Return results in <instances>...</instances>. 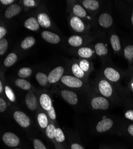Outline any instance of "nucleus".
<instances>
[{
    "label": "nucleus",
    "mask_w": 133,
    "mask_h": 149,
    "mask_svg": "<svg viewBox=\"0 0 133 149\" xmlns=\"http://www.w3.org/2000/svg\"><path fill=\"white\" fill-rule=\"evenodd\" d=\"M128 132L131 136H133V124H131V125L128 126Z\"/></svg>",
    "instance_id": "nucleus-45"
},
{
    "label": "nucleus",
    "mask_w": 133,
    "mask_h": 149,
    "mask_svg": "<svg viewBox=\"0 0 133 149\" xmlns=\"http://www.w3.org/2000/svg\"><path fill=\"white\" fill-rule=\"evenodd\" d=\"M7 33V30L5 28L3 27V26H1L0 27V38L3 39V37L6 35Z\"/></svg>",
    "instance_id": "nucleus-42"
},
{
    "label": "nucleus",
    "mask_w": 133,
    "mask_h": 149,
    "mask_svg": "<svg viewBox=\"0 0 133 149\" xmlns=\"http://www.w3.org/2000/svg\"><path fill=\"white\" fill-rule=\"evenodd\" d=\"M20 11L21 7L18 4H14L11 5L7 8L4 15L7 19H10L17 15Z\"/></svg>",
    "instance_id": "nucleus-14"
},
{
    "label": "nucleus",
    "mask_w": 133,
    "mask_h": 149,
    "mask_svg": "<svg viewBox=\"0 0 133 149\" xmlns=\"http://www.w3.org/2000/svg\"><path fill=\"white\" fill-rule=\"evenodd\" d=\"M62 82L70 88H80L82 85V82L78 78L66 75L61 78Z\"/></svg>",
    "instance_id": "nucleus-3"
},
{
    "label": "nucleus",
    "mask_w": 133,
    "mask_h": 149,
    "mask_svg": "<svg viewBox=\"0 0 133 149\" xmlns=\"http://www.w3.org/2000/svg\"><path fill=\"white\" fill-rule=\"evenodd\" d=\"M15 149H19V148H15Z\"/></svg>",
    "instance_id": "nucleus-49"
},
{
    "label": "nucleus",
    "mask_w": 133,
    "mask_h": 149,
    "mask_svg": "<svg viewBox=\"0 0 133 149\" xmlns=\"http://www.w3.org/2000/svg\"><path fill=\"white\" fill-rule=\"evenodd\" d=\"M73 13L74 14L77 16V17H84L86 16L87 13L86 11L84 10V8L81 7L80 5H75L73 7Z\"/></svg>",
    "instance_id": "nucleus-25"
},
{
    "label": "nucleus",
    "mask_w": 133,
    "mask_h": 149,
    "mask_svg": "<svg viewBox=\"0 0 133 149\" xmlns=\"http://www.w3.org/2000/svg\"><path fill=\"white\" fill-rule=\"evenodd\" d=\"M69 44L74 47H78L82 45V39L81 36L78 35H74L70 36L68 40Z\"/></svg>",
    "instance_id": "nucleus-24"
},
{
    "label": "nucleus",
    "mask_w": 133,
    "mask_h": 149,
    "mask_svg": "<svg viewBox=\"0 0 133 149\" xmlns=\"http://www.w3.org/2000/svg\"><path fill=\"white\" fill-rule=\"evenodd\" d=\"M82 4L84 7L92 11L97 10L100 7L99 2L96 0H84Z\"/></svg>",
    "instance_id": "nucleus-19"
},
{
    "label": "nucleus",
    "mask_w": 133,
    "mask_h": 149,
    "mask_svg": "<svg viewBox=\"0 0 133 149\" xmlns=\"http://www.w3.org/2000/svg\"><path fill=\"white\" fill-rule=\"evenodd\" d=\"M91 104L94 109L106 110L109 107V103L104 97H96L92 99Z\"/></svg>",
    "instance_id": "nucleus-1"
},
{
    "label": "nucleus",
    "mask_w": 133,
    "mask_h": 149,
    "mask_svg": "<svg viewBox=\"0 0 133 149\" xmlns=\"http://www.w3.org/2000/svg\"><path fill=\"white\" fill-rule=\"evenodd\" d=\"M38 121L40 126L42 128H47L48 125V118L44 113H41L38 115Z\"/></svg>",
    "instance_id": "nucleus-29"
},
{
    "label": "nucleus",
    "mask_w": 133,
    "mask_h": 149,
    "mask_svg": "<svg viewBox=\"0 0 133 149\" xmlns=\"http://www.w3.org/2000/svg\"><path fill=\"white\" fill-rule=\"evenodd\" d=\"M70 24L73 29L78 32H82L85 29V25H84L83 22L80 19V18L77 16L71 18L70 20Z\"/></svg>",
    "instance_id": "nucleus-13"
},
{
    "label": "nucleus",
    "mask_w": 133,
    "mask_h": 149,
    "mask_svg": "<svg viewBox=\"0 0 133 149\" xmlns=\"http://www.w3.org/2000/svg\"><path fill=\"white\" fill-rule=\"evenodd\" d=\"M131 23L133 26V11H132V15H131Z\"/></svg>",
    "instance_id": "nucleus-47"
},
{
    "label": "nucleus",
    "mask_w": 133,
    "mask_h": 149,
    "mask_svg": "<svg viewBox=\"0 0 133 149\" xmlns=\"http://www.w3.org/2000/svg\"><path fill=\"white\" fill-rule=\"evenodd\" d=\"M114 125V121L110 118H105L100 120L96 126V131L98 132H104L109 130Z\"/></svg>",
    "instance_id": "nucleus-7"
},
{
    "label": "nucleus",
    "mask_w": 133,
    "mask_h": 149,
    "mask_svg": "<svg viewBox=\"0 0 133 149\" xmlns=\"http://www.w3.org/2000/svg\"><path fill=\"white\" fill-rule=\"evenodd\" d=\"M131 86H132V89L133 90V82L131 84Z\"/></svg>",
    "instance_id": "nucleus-48"
},
{
    "label": "nucleus",
    "mask_w": 133,
    "mask_h": 149,
    "mask_svg": "<svg viewBox=\"0 0 133 149\" xmlns=\"http://www.w3.org/2000/svg\"><path fill=\"white\" fill-rule=\"evenodd\" d=\"M13 116L16 122L22 127L27 128L29 126L31 123L30 119L25 113H24L22 111H15L14 113Z\"/></svg>",
    "instance_id": "nucleus-5"
},
{
    "label": "nucleus",
    "mask_w": 133,
    "mask_h": 149,
    "mask_svg": "<svg viewBox=\"0 0 133 149\" xmlns=\"http://www.w3.org/2000/svg\"><path fill=\"white\" fill-rule=\"evenodd\" d=\"M8 41L6 39H1L0 41V54L3 55L7 49Z\"/></svg>",
    "instance_id": "nucleus-35"
},
{
    "label": "nucleus",
    "mask_w": 133,
    "mask_h": 149,
    "mask_svg": "<svg viewBox=\"0 0 133 149\" xmlns=\"http://www.w3.org/2000/svg\"><path fill=\"white\" fill-rule=\"evenodd\" d=\"M40 103L41 107L45 110L48 111L52 107V103L49 95L42 94L40 98Z\"/></svg>",
    "instance_id": "nucleus-15"
},
{
    "label": "nucleus",
    "mask_w": 133,
    "mask_h": 149,
    "mask_svg": "<svg viewBox=\"0 0 133 149\" xmlns=\"http://www.w3.org/2000/svg\"><path fill=\"white\" fill-rule=\"evenodd\" d=\"M64 69L62 66H58L54 68L49 73L48 76V82L51 84H54L57 82L60 78H62Z\"/></svg>",
    "instance_id": "nucleus-6"
},
{
    "label": "nucleus",
    "mask_w": 133,
    "mask_h": 149,
    "mask_svg": "<svg viewBox=\"0 0 133 149\" xmlns=\"http://www.w3.org/2000/svg\"><path fill=\"white\" fill-rule=\"evenodd\" d=\"M78 53L80 57L85 58H90L93 54V49L88 47H82L79 48Z\"/></svg>",
    "instance_id": "nucleus-21"
},
{
    "label": "nucleus",
    "mask_w": 133,
    "mask_h": 149,
    "mask_svg": "<svg viewBox=\"0 0 133 149\" xmlns=\"http://www.w3.org/2000/svg\"><path fill=\"white\" fill-rule=\"evenodd\" d=\"M3 141L4 144L9 147H16L19 145L20 140L18 136L14 133L6 132L3 135Z\"/></svg>",
    "instance_id": "nucleus-4"
},
{
    "label": "nucleus",
    "mask_w": 133,
    "mask_h": 149,
    "mask_svg": "<svg viewBox=\"0 0 133 149\" xmlns=\"http://www.w3.org/2000/svg\"><path fill=\"white\" fill-rule=\"evenodd\" d=\"M25 26L28 29L35 31L39 29L40 24L38 20L35 17H30L25 21Z\"/></svg>",
    "instance_id": "nucleus-16"
},
{
    "label": "nucleus",
    "mask_w": 133,
    "mask_h": 149,
    "mask_svg": "<svg viewBox=\"0 0 133 149\" xmlns=\"http://www.w3.org/2000/svg\"><path fill=\"white\" fill-rule=\"evenodd\" d=\"M23 4L26 7H33L35 5V1L33 0H24Z\"/></svg>",
    "instance_id": "nucleus-41"
},
{
    "label": "nucleus",
    "mask_w": 133,
    "mask_h": 149,
    "mask_svg": "<svg viewBox=\"0 0 133 149\" xmlns=\"http://www.w3.org/2000/svg\"><path fill=\"white\" fill-rule=\"evenodd\" d=\"M48 114L49 115L50 118L53 119L54 120L56 118V112H55V110L54 107L52 106V108L48 111Z\"/></svg>",
    "instance_id": "nucleus-39"
},
{
    "label": "nucleus",
    "mask_w": 133,
    "mask_h": 149,
    "mask_svg": "<svg viewBox=\"0 0 133 149\" xmlns=\"http://www.w3.org/2000/svg\"><path fill=\"white\" fill-rule=\"evenodd\" d=\"M55 139L59 143L63 142L65 140V136L63 131L58 128L56 130V134H55Z\"/></svg>",
    "instance_id": "nucleus-33"
},
{
    "label": "nucleus",
    "mask_w": 133,
    "mask_h": 149,
    "mask_svg": "<svg viewBox=\"0 0 133 149\" xmlns=\"http://www.w3.org/2000/svg\"><path fill=\"white\" fill-rule=\"evenodd\" d=\"M110 42L112 49L115 52H119L121 49V44H120L119 36L116 34H113L110 38Z\"/></svg>",
    "instance_id": "nucleus-18"
},
{
    "label": "nucleus",
    "mask_w": 133,
    "mask_h": 149,
    "mask_svg": "<svg viewBox=\"0 0 133 149\" xmlns=\"http://www.w3.org/2000/svg\"><path fill=\"white\" fill-rule=\"evenodd\" d=\"M26 104L28 109L31 110H34L37 107V100L35 95L32 91L29 92L26 95L25 98Z\"/></svg>",
    "instance_id": "nucleus-12"
},
{
    "label": "nucleus",
    "mask_w": 133,
    "mask_h": 149,
    "mask_svg": "<svg viewBox=\"0 0 133 149\" xmlns=\"http://www.w3.org/2000/svg\"><path fill=\"white\" fill-rule=\"evenodd\" d=\"M72 149H84L81 145L77 144V143H74L71 146Z\"/></svg>",
    "instance_id": "nucleus-43"
},
{
    "label": "nucleus",
    "mask_w": 133,
    "mask_h": 149,
    "mask_svg": "<svg viewBox=\"0 0 133 149\" xmlns=\"http://www.w3.org/2000/svg\"><path fill=\"white\" fill-rule=\"evenodd\" d=\"M125 116L127 119L133 121V110H128L125 113Z\"/></svg>",
    "instance_id": "nucleus-40"
},
{
    "label": "nucleus",
    "mask_w": 133,
    "mask_h": 149,
    "mask_svg": "<svg viewBox=\"0 0 133 149\" xmlns=\"http://www.w3.org/2000/svg\"><path fill=\"white\" fill-rule=\"evenodd\" d=\"M104 74L109 81L113 82H118L120 78V75L119 72L113 68L109 67L106 68L104 70Z\"/></svg>",
    "instance_id": "nucleus-8"
},
{
    "label": "nucleus",
    "mask_w": 133,
    "mask_h": 149,
    "mask_svg": "<svg viewBox=\"0 0 133 149\" xmlns=\"http://www.w3.org/2000/svg\"><path fill=\"white\" fill-rule=\"evenodd\" d=\"M56 128L55 127L52 125V124H50V125H48L45 130L46 135L50 139H53L55 138V134H56Z\"/></svg>",
    "instance_id": "nucleus-30"
},
{
    "label": "nucleus",
    "mask_w": 133,
    "mask_h": 149,
    "mask_svg": "<svg viewBox=\"0 0 133 149\" xmlns=\"http://www.w3.org/2000/svg\"><path fill=\"white\" fill-rule=\"evenodd\" d=\"M98 87L100 94L104 97H110L113 94V88L111 84L105 79L101 80Z\"/></svg>",
    "instance_id": "nucleus-2"
},
{
    "label": "nucleus",
    "mask_w": 133,
    "mask_h": 149,
    "mask_svg": "<svg viewBox=\"0 0 133 149\" xmlns=\"http://www.w3.org/2000/svg\"><path fill=\"white\" fill-rule=\"evenodd\" d=\"M17 60V56L15 53H10L9 54L4 61V65L7 67H10L13 66Z\"/></svg>",
    "instance_id": "nucleus-22"
},
{
    "label": "nucleus",
    "mask_w": 133,
    "mask_h": 149,
    "mask_svg": "<svg viewBox=\"0 0 133 149\" xmlns=\"http://www.w3.org/2000/svg\"><path fill=\"white\" fill-rule=\"evenodd\" d=\"M5 92L7 98L9 99V100L11 102H14L16 100V97L14 94L13 91L8 86H6L5 87Z\"/></svg>",
    "instance_id": "nucleus-34"
},
{
    "label": "nucleus",
    "mask_w": 133,
    "mask_h": 149,
    "mask_svg": "<svg viewBox=\"0 0 133 149\" xmlns=\"http://www.w3.org/2000/svg\"><path fill=\"white\" fill-rule=\"evenodd\" d=\"M3 85H2V82H0V93H2L3 92Z\"/></svg>",
    "instance_id": "nucleus-46"
},
{
    "label": "nucleus",
    "mask_w": 133,
    "mask_h": 149,
    "mask_svg": "<svg viewBox=\"0 0 133 149\" xmlns=\"http://www.w3.org/2000/svg\"><path fill=\"white\" fill-rule=\"evenodd\" d=\"M7 108V103L3 98H0V111L4 112Z\"/></svg>",
    "instance_id": "nucleus-38"
},
{
    "label": "nucleus",
    "mask_w": 133,
    "mask_h": 149,
    "mask_svg": "<svg viewBox=\"0 0 133 149\" xmlns=\"http://www.w3.org/2000/svg\"><path fill=\"white\" fill-rule=\"evenodd\" d=\"M0 2L4 5H8V4L13 3L14 2V1L13 0H1Z\"/></svg>",
    "instance_id": "nucleus-44"
},
{
    "label": "nucleus",
    "mask_w": 133,
    "mask_h": 149,
    "mask_svg": "<svg viewBox=\"0 0 133 149\" xmlns=\"http://www.w3.org/2000/svg\"><path fill=\"white\" fill-rule=\"evenodd\" d=\"M113 18L111 15L107 13H102L99 16V23L100 25L104 28L111 27L113 24Z\"/></svg>",
    "instance_id": "nucleus-10"
},
{
    "label": "nucleus",
    "mask_w": 133,
    "mask_h": 149,
    "mask_svg": "<svg viewBox=\"0 0 133 149\" xmlns=\"http://www.w3.org/2000/svg\"><path fill=\"white\" fill-rule=\"evenodd\" d=\"M61 95L64 100L70 104L75 105L78 103V97L74 92L66 90H62Z\"/></svg>",
    "instance_id": "nucleus-9"
},
{
    "label": "nucleus",
    "mask_w": 133,
    "mask_h": 149,
    "mask_svg": "<svg viewBox=\"0 0 133 149\" xmlns=\"http://www.w3.org/2000/svg\"><path fill=\"white\" fill-rule=\"evenodd\" d=\"M36 79L41 86H45L48 82V77H47L45 73L42 72H38L36 74Z\"/></svg>",
    "instance_id": "nucleus-28"
},
{
    "label": "nucleus",
    "mask_w": 133,
    "mask_h": 149,
    "mask_svg": "<svg viewBox=\"0 0 133 149\" xmlns=\"http://www.w3.org/2000/svg\"><path fill=\"white\" fill-rule=\"evenodd\" d=\"M96 54L99 56H106L108 53V49L105 44L102 42L97 43L94 47Z\"/></svg>",
    "instance_id": "nucleus-20"
},
{
    "label": "nucleus",
    "mask_w": 133,
    "mask_h": 149,
    "mask_svg": "<svg viewBox=\"0 0 133 149\" xmlns=\"http://www.w3.org/2000/svg\"><path fill=\"white\" fill-rule=\"evenodd\" d=\"M41 35L45 41L51 44H57L60 41V37L57 34L50 31H43Z\"/></svg>",
    "instance_id": "nucleus-11"
},
{
    "label": "nucleus",
    "mask_w": 133,
    "mask_h": 149,
    "mask_svg": "<svg viewBox=\"0 0 133 149\" xmlns=\"http://www.w3.org/2000/svg\"><path fill=\"white\" fill-rule=\"evenodd\" d=\"M79 66L84 72H87L90 69V63L88 60L83 59L80 61Z\"/></svg>",
    "instance_id": "nucleus-36"
},
{
    "label": "nucleus",
    "mask_w": 133,
    "mask_h": 149,
    "mask_svg": "<svg viewBox=\"0 0 133 149\" xmlns=\"http://www.w3.org/2000/svg\"><path fill=\"white\" fill-rule=\"evenodd\" d=\"M124 54L127 59L129 60L133 59V45H127L124 48Z\"/></svg>",
    "instance_id": "nucleus-32"
},
{
    "label": "nucleus",
    "mask_w": 133,
    "mask_h": 149,
    "mask_svg": "<svg viewBox=\"0 0 133 149\" xmlns=\"http://www.w3.org/2000/svg\"><path fill=\"white\" fill-rule=\"evenodd\" d=\"M72 71L75 77L78 78H81L84 76V72L82 70L79 65L77 63H75L72 65Z\"/></svg>",
    "instance_id": "nucleus-27"
},
{
    "label": "nucleus",
    "mask_w": 133,
    "mask_h": 149,
    "mask_svg": "<svg viewBox=\"0 0 133 149\" xmlns=\"http://www.w3.org/2000/svg\"><path fill=\"white\" fill-rule=\"evenodd\" d=\"M38 22L39 24L43 28H49L51 25V21L48 16L44 13H41L38 16Z\"/></svg>",
    "instance_id": "nucleus-17"
},
{
    "label": "nucleus",
    "mask_w": 133,
    "mask_h": 149,
    "mask_svg": "<svg viewBox=\"0 0 133 149\" xmlns=\"http://www.w3.org/2000/svg\"><path fill=\"white\" fill-rule=\"evenodd\" d=\"M35 43V40L32 36H28L21 43L22 48L26 49L32 47Z\"/></svg>",
    "instance_id": "nucleus-23"
},
{
    "label": "nucleus",
    "mask_w": 133,
    "mask_h": 149,
    "mask_svg": "<svg viewBox=\"0 0 133 149\" xmlns=\"http://www.w3.org/2000/svg\"><path fill=\"white\" fill-rule=\"evenodd\" d=\"M32 71L31 69L29 68H23L20 69L18 72V75L20 78H25L29 77L32 74Z\"/></svg>",
    "instance_id": "nucleus-31"
},
{
    "label": "nucleus",
    "mask_w": 133,
    "mask_h": 149,
    "mask_svg": "<svg viewBox=\"0 0 133 149\" xmlns=\"http://www.w3.org/2000/svg\"><path fill=\"white\" fill-rule=\"evenodd\" d=\"M15 84L19 88L24 90H28L31 88V85L29 82L23 79H18L16 81Z\"/></svg>",
    "instance_id": "nucleus-26"
},
{
    "label": "nucleus",
    "mask_w": 133,
    "mask_h": 149,
    "mask_svg": "<svg viewBox=\"0 0 133 149\" xmlns=\"http://www.w3.org/2000/svg\"><path fill=\"white\" fill-rule=\"evenodd\" d=\"M33 144L35 149H47L43 143L38 139H35Z\"/></svg>",
    "instance_id": "nucleus-37"
}]
</instances>
